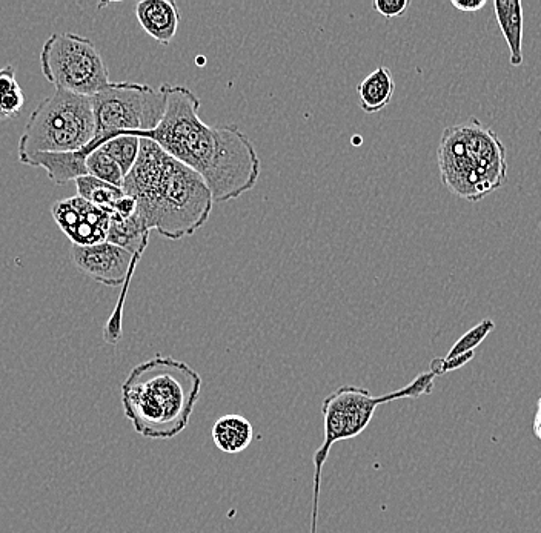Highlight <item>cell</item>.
<instances>
[{
	"mask_svg": "<svg viewBox=\"0 0 541 533\" xmlns=\"http://www.w3.org/2000/svg\"><path fill=\"white\" fill-rule=\"evenodd\" d=\"M442 182L455 196L477 202L506 182V149L477 119L451 126L439 148Z\"/></svg>",
	"mask_w": 541,
	"mask_h": 533,
	"instance_id": "cell-4",
	"label": "cell"
},
{
	"mask_svg": "<svg viewBox=\"0 0 541 533\" xmlns=\"http://www.w3.org/2000/svg\"><path fill=\"white\" fill-rule=\"evenodd\" d=\"M254 428L242 415H223L214 423L213 440L223 454L237 455L253 443Z\"/></svg>",
	"mask_w": 541,
	"mask_h": 533,
	"instance_id": "cell-14",
	"label": "cell"
},
{
	"mask_svg": "<svg viewBox=\"0 0 541 533\" xmlns=\"http://www.w3.org/2000/svg\"><path fill=\"white\" fill-rule=\"evenodd\" d=\"M475 357L474 352H469V354L459 355V357L454 358H435L431 363V372L432 374L445 375L451 371H457V369L463 368V366L468 365L469 361Z\"/></svg>",
	"mask_w": 541,
	"mask_h": 533,
	"instance_id": "cell-21",
	"label": "cell"
},
{
	"mask_svg": "<svg viewBox=\"0 0 541 533\" xmlns=\"http://www.w3.org/2000/svg\"><path fill=\"white\" fill-rule=\"evenodd\" d=\"M395 93V82L391 70L379 67L365 77L357 87L360 108L366 114L385 110Z\"/></svg>",
	"mask_w": 541,
	"mask_h": 533,
	"instance_id": "cell-15",
	"label": "cell"
},
{
	"mask_svg": "<svg viewBox=\"0 0 541 533\" xmlns=\"http://www.w3.org/2000/svg\"><path fill=\"white\" fill-rule=\"evenodd\" d=\"M122 189L136 200L145 231L170 240L193 236L213 211V194L202 177L150 139H140L139 157Z\"/></svg>",
	"mask_w": 541,
	"mask_h": 533,
	"instance_id": "cell-2",
	"label": "cell"
},
{
	"mask_svg": "<svg viewBox=\"0 0 541 533\" xmlns=\"http://www.w3.org/2000/svg\"><path fill=\"white\" fill-rule=\"evenodd\" d=\"M494 329L495 323L492 322L491 318H483L482 322L469 329L463 337L455 341L454 346H452L451 351L448 352L445 358L459 357V355L474 352Z\"/></svg>",
	"mask_w": 541,
	"mask_h": 533,
	"instance_id": "cell-20",
	"label": "cell"
},
{
	"mask_svg": "<svg viewBox=\"0 0 541 533\" xmlns=\"http://www.w3.org/2000/svg\"><path fill=\"white\" fill-rule=\"evenodd\" d=\"M22 165L44 168L54 185H67L80 177L90 176L87 156L82 151L74 153H37L19 160Z\"/></svg>",
	"mask_w": 541,
	"mask_h": 533,
	"instance_id": "cell-12",
	"label": "cell"
},
{
	"mask_svg": "<svg viewBox=\"0 0 541 533\" xmlns=\"http://www.w3.org/2000/svg\"><path fill=\"white\" fill-rule=\"evenodd\" d=\"M451 4L462 13H477L486 7V0H452Z\"/></svg>",
	"mask_w": 541,
	"mask_h": 533,
	"instance_id": "cell-23",
	"label": "cell"
},
{
	"mask_svg": "<svg viewBox=\"0 0 541 533\" xmlns=\"http://www.w3.org/2000/svg\"><path fill=\"white\" fill-rule=\"evenodd\" d=\"M96 136L87 148L80 149L90 156L103 143L125 134L151 133L163 120L166 94L163 87L134 82H111L93 97Z\"/></svg>",
	"mask_w": 541,
	"mask_h": 533,
	"instance_id": "cell-7",
	"label": "cell"
},
{
	"mask_svg": "<svg viewBox=\"0 0 541 533\" xmlns=\"http://www.w3.org/2000/svg\"><path fill=\"white\" fill-rule=\"evenodd\" d=\"M87 169L90 176L117 188H122L125 182V174L117 165L116 160L111 159L102 148L96 149L87 157Z\"/></svg>",
	"mask_w": 541,
	"mask_h": 533,
	"instance_id": "cell-19",
	"label": "cell"
},
{
	"mask_svg": "<svg viewBox=\"0 0 541 533\" xmlns=\"http://www.w3.org/2000/svg\"><path fill=\"white\" fill-rule=\"evenodd\" d=\"M54 220L74 246H91L107 242L111 214L82 197L60 200L51 208Z\"/></svg>",
	"mask_w": 541,
	"mask_h": 533,
	"instance_id": "cell-10",
	"label": "cell"
},
{
	"mask_svg": "<svg viewBox=\"0 0 541 533\" xmlns=\"http://www.w3.org/2000/svg\"><path fill=\"white\" fill-rule=\"evenodd\" d=\"M25 105L24 91L16 79L13 65L0 68V122L16 119Z\"/></svg>",
	"mask_w": 541,
	"mask_h": 533,
	"instance_id": "cell-17",
	"label": "cell"
},
{
	"mask_svg": "<svg viewBox=\"0 0 541 533\" xmlns=\"http://www.w3.org/2000/svg\"><path fill=\"white\" fill-rule=\"evenodd\" d=\"M74 183H76L77 196L110 212H113L120 199L125 197L122 188L102 182L93 176L80 177Z\"/></svg>",
	"mask_w": 541,
	"mask_h": 533,
	"instance_id": "cell-16",
	"label": "cell"
},
{
	"mask_svg": "<svg viewBox=\"0 0 541 533\" xmlns=\"http://www.w3.org/2000/svg\"><path fill=\"white\" fill-rule=\"evenodd\" d=\"M140 27L156 42L170 45L180 25L179 7L171 0H142L136 5Z\"/></svg>",
	"mask_w": 541,
	"mask_h": 533,
	"instance_id": "cell-11",
	"label": "cell"
},
{
	"mask_svg": "<svg viewBox=\"0 0 541 533\" xmlns=\"http://www.w3.org/2000/svg\"><path fill=\"white\" fill-rule=\"evenodd\" d=\"M40 68L56 90L94 97L110 85V73L96 45L74 33H54L40 51Z\"/></svg>",
	"mask_w": 541,
	"mask_h": 533,
	"instance_id": "cell-8",
	"label": "cell"
},
{
	"mask_svg": "<svg viewBox=\"0 0 541 533\" xmlns=\"http://www.w3.org/2000/svg\"><path fill=\"white\" fill-rule=\"evenodd\" d=\"M534 435L541 441V409H538L534 420Z\"/></svg>",
	"mask_w": 541,
	"mask_h": 533,
	"instance_id": "cell-24",
	"label": "cell"
},
{
	"mask_svg": "<svg viewBox=\"0 0 541 533\" xmlns=\"http://www.w3.org/2000/svg\"><path fill=\"white\" fill-rule=\"evenodd\" d=\"M495 17L502 30L509 51H511L512 67H520L523 63V30L525 17L520 0H495Z\"/></svg>",
	"mask_w": 541,
	"mask_h": 533,
	"instance_id": "cell-13",
	"label": "cell"
},
{
	"mask_svg": "<svg viewBox=\"0 0 541 533\" xmlns=\"http://www.w3.org/2000/svg\"><path fill=\"white\" fill-rule=\"evenodd\" d=\"M100 148L116 160L117 165L122 169L125 177L128 176L133 166L136 165L137 157L140 153V137L125 134V136H117L114 139L103 143Z\"/></svg>",
	"mask_w": 541,
	"mask_h": 533,
	"instance_id": "cell-18",
	"label": "cell"
},
{
	"mask_svg": "<svg viewBox=\"0 0 541 533\" xmlns=\"http://www.w3.org/2000/svg\"><path fill=\"white\" fill-rule=\"evenodd\" d=\"M202 385L199 372L185 361L156 355L123 381V412L143 438L171 440L188 428Z\"/></svg>",
	"mask_w": 541,
	"mask_h": 533,
	"instance_id": "cell-3",
	"label": "cell"
},
{
	"mask_svg": "<svg viewBox=\"0 0 541 533\" xmlns=\"http://www.w3.org/2000/svg\"><path fill=\"white\" fill-rule=\"evenodd\" d=\"M166 111L151 133L140 139L156 142L165 153L202 177L214 203L239 199L259 182L256 146L237 125L210 126L199 117L200 99L180 85L163 83Z\"/></svg>",
	"mask_w": 541,
	"mask_h": 533,
	"instance_id": "cell-1",
	"label": "cell"
},
{
	"mask_svg": "<svg viewBox=\"0 0 541 533\" xmlns=\"http://www.w3.org/2000/svg\"><path fill=\"white\" fill-rule=\"evenodd\" d=\"M411 7L409 0H376L372 4V8L377 13L382 14L386 19H394V17H402L403 14Z\"/></svg>",
	"mask_w": 541,
	"mask_h": 533,
	"instance_id": "cell-22",
	"label": "cell"
},
{
	"mask_svg": "<svg viewBox=\"0 0 541 533\" xmlns=\"http://www.w3.org/2000/svg\"><path fill=\"white\" fill-rule=\"evenodd\" d=\"M437 375L431 371L423 372L419 377L399 391L389 394L372 395L368 389L357 386H342L323 400V443L314 452V498H312L311 533H317L319 520L320 487H322L323 466L328 460L332 446L339 441L359 437L371 423L377 408L391 401L403 398H419L431 394Z\"/></svg>",
	"mask_w": 541,
	"mask_h": 533,
	"instance_id": "cell-5",
	"label": "cell"
},
{
	"mask_svg": "<svg viewBox=\"0 0 541 533\" xmlns=\"http://www.w3.org/2000/svg\"><path fill=\"white\" fill-rule=\"evenodd\" d=\"M96 136L93 97L54 90L31 113L19 140V160L37 153H74Z\"/></svg>",
	"mask_w": 541,
	"mask_h": 533,
	"instance_id": "cell-6",
	"label": "cell"
},
{
	"mask_svg": "<svg viewBox=\"0 0 541 533\" xmlns=\"http://www.w3.org/2000/svg\"><path fill=\"white\" fill-rule=\"evenodd\" d=\"M145 249L147 245L133 252L110 242L91 246L73 245L71 259L80 271L90 275L96 282L119 286L127 282L130 274H133Z\"/></svg>",
	"mask_w": 541,
	"mask_h": 533,
	"instance_id": "cell-9",
	"label": "cell"
}]
</instances>
